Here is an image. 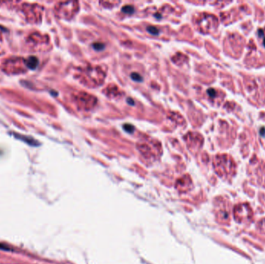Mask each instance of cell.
Returning a JSON list of instances; mask_svg holds the SVG:
<instances>
[{
	"mask_svg": "<svg viewBox=\"0 0 265 264\" xmlns=\"http://www.w3.org/2000/svg\"><path fill=\"white\" fill-rule=\"evenodd\" d=\"M148 30H149V32H150L152 34H157L158 33V30H157V28L154 27V26H151V27L148 28Z\"/></svg>",
	"mask_w": 265,
	"mask_h": 264,
	"instance_id": "6",
	"label": "cell"
},
{
	"mask_svg": "<svg viewBox=\"0 0 265 264\" xmlns=\"http://www.w3.org/2000/svg\"><path fill=\"white\" fill-rule=\"evenodd\" d=\"M83 94H80V97H79V102L80 103V106L82 109H90L94 106L95 102H96V98H95L92 95H88L86 92H82Z\"/></svg>",
	"mask_w": 265,
	"mask_h": 264,
	"instance_id": "2",
	"label": "cell"
},
{
	"mask_svg": "<svg viewBox=\"0 0 265 264\" xmlns=\"http://www.w3.org/2000/svg\"><path fill=\"white\" fill-rule=\"evenodd\" d=\"M102 47H103V45H102V44H95V48L96 49V50H98V51H100V50H102Z\"/></svg>",
	"mask_w": 265,
	"mask_h": 264,
	"instance_id": "7",
	"label": "cell"
},
{
	"mask_svg": "<svg viewBox=\"0 0 265 264\" xmlns=\"http://www.w3.org/2000/svg\"><path fill=\"white\" fill-rule=\"evenodd\" d=\"M83 74L84 75L81 76H84V84L87 85L88 83V85H99L102 83L105 78V74L100 67H88L82 71V74Z\"/></svg>",
	"mask_w": 265,
	"mask_h": 264,
	"instance_id": "1",
	"label": "cell"
},
{
	"mask_svg": "<svg viewBox=\"0 0 265 264\" xmlns=\"http://www.w3.org/2000/svg\"><path fill=\"white\" fill-rule=\"evenodd\" d=\"M123 11H126L127 13H132L133 11H134V8L131 6H127L126 7H124L123 9H122Z\"/></svg>",
	"mask_w": 265,
	"mask_h": 264,
	"instance_id": "5",
	"label": "cell"
},
{
	"mask_svg": "<svg viewBox=\"0 0 265 264\" xmlns=\"http://www.w3.org/2000/svg\"><path fill=\"white\" fill-rule=\"evenodd\" d=\"M0 249H2V250H5V251H13V249L12 248L11 246H9V245H6V244H2V243H0Z\"/></svg>",
	"mask_w": 265,
	"mask_h": 264,
	"instance_id": "3",
	"label": "cell"
},
{
	"mask_svg": "<svg viewBox=\"0 0 265 264\" xmlns=\"http://www.w3.org/2000/svg\"><path fill=\"white\" fill-rule=\"evenodd\" d=\"M131 78L134 79V80H135V81H142V77L140 76V75H139L138 74H136V73H134V74H132Z\"/></svg>",
	"mask_w": 265,
	"mask_h": 264,
	"instance_id": "4",
	"label": "cell"
},
{
	"mask_svg": "<svg viewBox=\"0 0 265 264\" xmlns=\"http://www.w3.org/2000/svg\"><path fill=\"white\" fill-rule=\"evenodd\" d=\"M264 46H265V39H264Z\"/></svg>",
	"mask_w": 265,
	"mask_h": 264,
	"instance_id": "8",
	"label": "cell"
}]
</instances>
